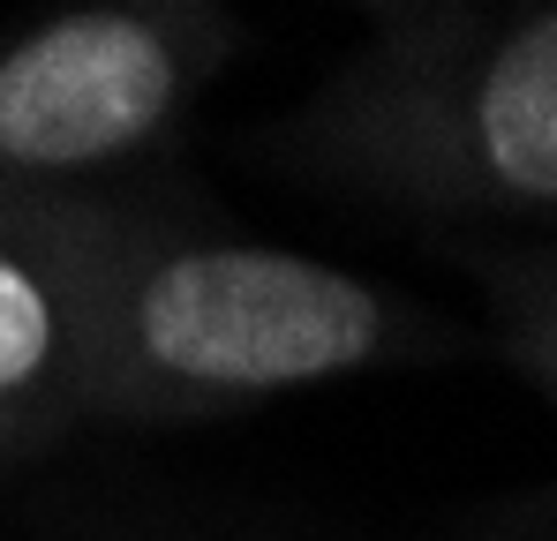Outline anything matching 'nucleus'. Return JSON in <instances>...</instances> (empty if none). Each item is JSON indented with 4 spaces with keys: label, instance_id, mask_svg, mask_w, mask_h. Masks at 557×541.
Listing matches in <instances>:
<instances>
[{
    "label": "nucleus",
    "instance_id": "obj_1",
    "mask_svg": "<svg viewBox=\"0 0 557 541\" xmlns=\"http://www.w3.org/2000/svg\"><path fill=\"white\" fill-rule=\"evenodd\" d=\"M91 256V414L188 422L249 399L355 376L399 347V301L301 249L151 218L144 203L84 211Z\"/></svg>",
    "mask_w": 557,
    "mask_h": 541
},
{
    "label": "nucleus",
    "instance_id": "obj_2",
    "mask_svg": "<svg viewBox=\"0 0 557 541\" xmlns=\"http://www.w3.org/2000/svg\"><path fill=\"white\" fill-rule=\"evenodd\" d=\"M309 166L414 211L557 218V8H399L294 121Z\"/></svg>",
    "mask_w": 557,
    "mask_h": 541
},
{
    "label": "nucleus",
    "instance_id": "obj_3",
    "mask_svg": "<svg viewBox=\"0 0 557 541\" xmlns=\"http://www.w3.org/2000/svg\"><path fill=\"white\" fill-rule=\"evenodd\" d=\"M226 8H61L0 38V211L113 203L106 180L166 151L188 98L226 68Z\"/></svg>",
    "mask_w": 557,
    "mask_h": 541
},
{
    "label": "nucleus",
    "instance_id": "obj_4",
    "mask_svg": "<svg viewBox=\"0 0 557 541\" xmlns=\"http://www.w3.org/2000/svg\"><path fill=\"white\" fill-rule=\"evenodd\" d=\"M84 211H0V458L91 414V256Z\"/></svg>",
    "mask_w": 557,
    "mask_h": 541
},
{
    "label": "nucleus",
    "instance_id": "obj_5",
    "mask_svg": "<svg viewBox=\"0 0 557 541\" xmlns=\"http://www.w3.org/2000/svg\"><path fill=\"white\" fill-rule=\"evenodd\" d=\"M490 293H497V324H505V347L520 354V368L557 399V256L535 264H505L490 270Z\"/></svg>",
    "mask_w": 557,
    "mask_h": 541
}]
</instances>
